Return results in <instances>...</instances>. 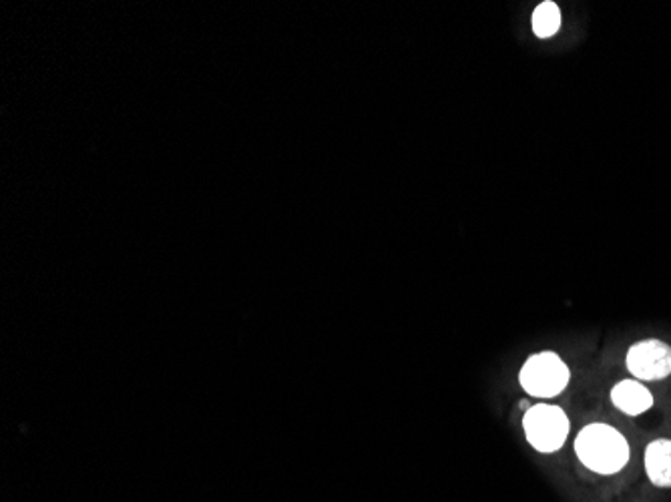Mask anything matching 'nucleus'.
<instances>
[{"label":"nucleus","mask_w":671,"mask_h":502,"mask_svg":"<svg viewBox=\"0 0 671 502\" xmlns=\"http://www.w3.org/2000/svg\"><path fill=\"white\" fill-rule=\"evenodd\" d=\"M627 370L636 380H666L671 376V346L661 340H644L629 347L627 352Z\"/></svg>","instance_id":"obj_4"},{"label":"nucleus","mask_w":671,"mask_h":502,"mask_svg":"<svg viewBox=\"0 0 671 502\" xmlns=\"http://www.w3.org/2000/svg\"><path fill=\"white\" fill-rule=\"evenodd\" d=\"M576 453L589 470L598 475H615L629 460V444L617 429L595 422L579 432Z\"/></svg>","instance_id":"obj_1"},{"label":"nucleus","mask_w":671,"mask_h":502,"mask_svg":"<svg viewBox=\"0 0 671 502\" xmlns=\"http://www.w3.org/2000/svg\"><path fill=\"white\" fill-rule=\"evenodd\" d=\"M523 429L533 448L539 453H555L567 441L569 419L559 407L537 404L525 412Z\"/></svg>","instance_id":"obj_3"},{"label":"nucleus","mask_w":671,"mask_h":502,"mask_svg":"<svg viewBox=\"0 0 671 502\" xmlns=\"http://www.w3.org/2000/svg\"><path fill=\"white\" fill-rule=\"evenodd\" d=\"M612 402L627 417H639L653 407V396L639 380H624L613 388Z\"/></svg>","instance_id":"obj_5"},{"label":"nucleus","mask_w":671,"mask_h":502,"mask_svg":"<svg viewBox=\"0 0 671 502\" xmlns=\"http://www.w3.org/2000/svg\"><path fill=\"white\" fill-rule=\"evenodd\" d=\"M561 28V9L557 2L545 0L533 12V33L539 38H551Z\"/></svg>","instance_id":"obj_7"},{"label":"nucleus","mask_w":671,"mask_h":502,"mask_svg":"<svg viewBox=\"0 0 671 502\" xmlns=\"http://www.w3.org/2000/svg\"><path fill=\"white\" fill-rule=\"evenodd\" d=\"M519 408H521V410H523V412H528V410H531V402H528V400H521V402H519Z\"/></svg>","instance_id":"obj_8"},{"label":"nucleus","mask_w":671,"mask_h":502,"mask_svg":"<svg viewBox=\"0 0 671 502\" xmlns=\"http://www.w3.org/2000/svg\"><path fill=\"white\" fill-rule=\"evenodd\" d=\"M646 472L660 489H671V441L658 438L646 450Z\"/></svg>","instance_id":"obj_6"},{"label":"nucleus","mask_w":671,"mask_h":502,"mask_svg":"<svg viewBox=\"0 0 671 502\" xmlns=\"http://www.w3.org/2000/svg\"><path fill=\"white\" fill-rule=\"evenodd\" d=\"M571 372L567 368L564 360L555 352H541L535 354L523 364L521 368V386L528 395L537 398H553L561 395L565 386L569 384Z\"/></svg>","instance_id":"obj_2"}]
</instances>
